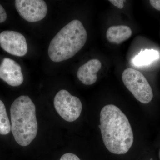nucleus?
Returning a JSON list of instances; mask_svg holds the SVG:
<instances>
[{"label": "nucleus", "instance_id": "dca6fc26", "mask_svg": "<svg viewBox=\"0 0 160 160\" xmlns=\"http://www.w3.org/2000/svg\"><path fill=\"white\" fill-rule=\"evenodd\" d=\"M149 2L153 8L160 11V0H150Z\"/></svg>", "mask_w": 160, "mask_h": 160}, {"label": "nucleus", "instance_id": "20e7f679", "mask_svg": "<svg viewBox=\"0 0 160 160\" xmlns=\"http://www.w3.org/2000/svg\"><path fill=\"white\" fill-rule=\"evenodd\" d=\"M122 79L124 85L140 102L148 104L153 98L151 86L142 73L136 69L128 68L123 71Z\"/></svg>", "mask_w": 160, "mask_h": 160}, {"label": "nucleus", "instance_id": "39448f33", "mask_svg": "<svg viewBox=\"0 0 160 160\" xmlns=\"http://www.w3.org/2000/svg\"><path fill=\"white\" fill-rule=\"evenodd\" d=\"M54 105L60 116L68 122H74L78 118L82 109L79 98L65 89L60 90L56 95Z\"/></svg>", "mask_w": 160, "mask_h": 160}, {"label": "nucleus", "instance_id": "4468645a", "mask_svg": "<svg viewBox=\"0 0 160 160\" xmlns=\"http://www.w3.org/2000/svg\"><path fill=\"white\" fill-rule=\"evenodd\" d=\"M109 2L119 9H122L124 8L125 2L124 0H109Z\"/></svg>", "mask_w": 160, "mask_h": 160}, {"label": "nucleus", "instance_id": "f3484780", "mask_svg": "<svg viewBox=\"0 0 160 160\" xmlns=\"http://www.w3.org/2000/svg\"><path fill=\"white\" fill-rule=\"evenodd\" d=\"M159 158H160V149L159 151Z\"/></svg>", "mask_w": 160, "mask_h": 160}, {"label": "nucleus", "instance_id": "f8f14e48", "mask_svg": "<svg viewBox=\"0 0 160 160\" xmlns=\"http://www.w3.org/2000/svg\"><path fill=\"white\" fill-rule=\"evenodd\" d=\"M11 130V124L6 107L2 101L0 100V134H8Z\"/></svg>", "mask_w": 160, "mask_h": 160}, {"label": "nucleus", "instance_id": "9b49d317", "mask_svg": "<svg viewBox=\"0 0 160 160\" xmlns=\"http://www.w3.org/2000/svg\"><path fill=\"white\" fill-rule=\"evenodd\" d=\"M159 57L158 52L154 49H146L142 50L133 59L135 66H147Z\"/></svg>", "mask_w": 160, "mask_h": 160}, {"label": "nucleus", "instance_id": "f03ea898", "mask_svg": "<svg viewBox=\"0 0 160 160\" xmlns=\"http://www.w3.org/2000/svg\"><path fill=\"white\" fill-rule=\"evenodd\" d=\"M11 131L14 139L22 146H29L37 134L36 107L28 96L15 99L10 108Z\"/></svg>", "mask_w": 160, "mask_h": 160}, {"label": "nucleus", "instance_id": "7ed1b4c3", "mask_svg": "<svg viewBox=\"0 0 160 160\" xmlns=\"http://www.w3.org/2000/svg\"><path fill=\"white\" fill-rule=\"evenodd\" d=\"M87 39V32L83 24L79 20H73L52 40L48 48L49 57L55 62L69 59L83 48Z\"/></svg>", "mask_w": 160, "mask_h": 160}, {"label": "nucleus", "instance_id": "9d476101", "mask_svg": "<svg viewBox=\"0 0 160 160\" xmlns=\"http://www.w3.org/2000/svg\"><path fill=\"white\" fill-rule=\"evenodd\" d=\"M132 31L129 26L119 25L111 26L106 32V38L110 42L119 44L131 37Z\"/></svg>", "mask_w": 160, "mask_h": 160}, {"label": "nucleus", "instance_id": "2eb2a0df", "mask_svg": "<svg viewBox=\"0 0 160 160\" xmlns=\"http://www.w3.org/2000/svg\"><path fill=\"white\" fill-rule=\"evenodd\" d=\"M7 19V14L6 10L0 4V23L4 22Z\"/></svg>", "mask_w": 160, "mask_h": 160}, {"label": "nucleus", "instance_id": "6e6552de", "mask_svg": "<svg viewBox=\"0 0 160 160\" xmlns=\"http://www.w3.org/2000/svg\"><path fill=\"white\" fill-rule=\"evenodd\" d=\"M0 78L13 87L22 85L24 77L21 66L9 58L3 59L0 65Z\"/></svg>", "mask_w": 160, "mask_h": 160}, {"label": "nucleus", "instance_id": "1a4fd4ad", "mask_svg": "<svg viewBox=\"0 0 160 160\" xmlns=\"http://www.w3.org/2000/svg\"><path fill=\"white\" fill-rule=\"evenodd\" d=\"M102 68L99 60L94 59L87 62L78 69L77 77L84 85H92L97 80V73Z\"/></svg>", "mask_w": 160, "mask_h": 160}, {"label": "nucleus", "instance_id": "423d86ee", "mask_svg": "<svg viewBox=\"0 0 160 160\" xmlns=\"http://www.w3.org/2000/svg\"><path fill=\"white\" fill-rule=\"evenodd\" d=\"M15 5L20 15L30 22L42 20L48 11L47 5L43 0H16Z\"/></svg>", "mask_w": 160, "mask_h": 160}, {"label": "nucleus", "instance_id": "ddd939ff", "mask_svg": "<svg viewBox=\"0 0 160 160\" xmlns=\"http://www.w3.org/2000/svg\"><path fill=\"white\" fill-rule=\"evenodd\" d=\"M60 160H81L77 156L73 153L68 152L62 156Z\"/></svg>", "mask_w": 160, "mask_h": 160}, {"label": "nucleus", "instance_id": "f257e3e1", "mask_svg": "<svg viewBox=\"0 0 160 160\" xmlns=\"http://www.w3.org/2000/svg\"><path fill=\"white\" fill-rule=\"evenodd\" d=\"M99 125L107 149L116 154H125L133 142L131 125L126 115L114 105L104 106L100 113Z\"/></svg>", "mask_w": 160, "mask_h": 160}, {"label": "nucleus", "instance_id": "0eeeda50", "mask_svg": "<svg viewBox=\"0 0 160 160\" xmlns=\"http://www.w3.org/2000/svg\"><path fill=\"white\" fill-rule=\"evenodd\" d=\"M0 46L3 50L16 56H24L28 51L26 38L16 31L2 32L0 33Z\"/></svg>", "mask_w": 160, "mask_h": 160}]
</instances>
